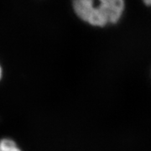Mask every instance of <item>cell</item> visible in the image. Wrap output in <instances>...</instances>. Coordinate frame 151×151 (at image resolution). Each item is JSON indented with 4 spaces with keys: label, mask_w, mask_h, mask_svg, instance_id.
I'll return each instance as SVG.
<instances>
[{
    "label": "cell",
    "mask_w": 151,
    "mask_h": 151,
    "mask_svg": "<svg viewBox=\"0 0 151 151\" xmlns=\"http://www.w3.org/2000/svg\"><path fill=\"white\" fill-rule=\"evenodd\" d=\"M76 14L96 27L119 21L124 10V0H72Z\"/></svg>",
    "instance_id": "obj_1"
},
{
    "label": "cell",
    "mask_w": 151,
    "mask_h": 151,
    "mask_svg": "<svg viewBox=\"0 0 151 151\" xmlns=\"http://www.w3.org/2000/svg\"><path fill=\"white\" fill-rule=\"evenodd\" d=\"M0 151H22L17 144L10 139H3L0 141Z\"/></svg>",
    "instance_id": "obj_2"
},
{
    "label": "cell",
    "mask_w": 151,
    "mask_h": 151,
    "mask_svg": "<svg viewBox=\"0 0 151 151\" xmlns=\"http://www.w3.org/2000/svg\"><path fill=\"white\" fill-rule=\"evenodd\" d=\"M144 1V3L147 4V5L151 6V0H143Z\"/></svg>",
    "instance_id": "obj_3"
},
{
    "label": "cell",
    "mask_w": 151,
    "mask_h": 151,
    "mask_svg": "<svg viewBox=\"0 0 151 151\" xmlns=\"http://www.w3.org/2000/svg\"><path fill=\"white\" fill-rule=\"evenodd\" d=\"M1 77H2V68L0 66V79H1Z\"/></svg>",
    "instance_id": "obj_4"
}]
</instances>
